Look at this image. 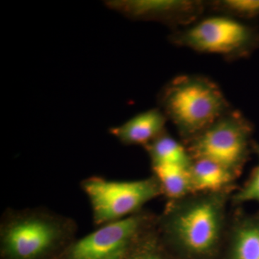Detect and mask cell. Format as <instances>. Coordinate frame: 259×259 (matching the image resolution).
<instances>
[{
    "mask_svg": "<svg viewBox=\"0 0 259 259\" xmlns=\"http://www.w3.org/2000/svg\"><path fill=\"white\" fill-rule=\"evenodd\" d=\"M230 259H259V212H239L230 229Z\"/></svg>",
    "mask_w": 259,
    "mask_h": 259,
    "instance_id": "cell-10",
    "label": "cell"
},
{
    "mask_svg": "<svg viewBox=\"0 0 259 259\" xmlns=\"http://www.w3.org/2000/svg\"><path fill=\"white\" fill-rule=\"evenodd\" d=\"M166 116L160 108H152L137 114L109 133L125 146L146 147L166 133Z\"/></svg>",
    "mask_w": 259,
    "mask_h": 259,
    "instance_id": "cell-9",
    "label": "cell"
},
{
    "mask_svg": "<svg viewBox=\"0 0 259 259\" xmlns=\"http://www.w3.org/2000/svg\"><path fill=\"white\" fill-rule=\"evenodd\" d=\"M105 3L109 9L131 20L160 22L172 26L192 25L199 20L205 9V3L193 0H110Z\"/></svg>",
    "mask_w": 259,
    "mask_h": 259,
    "instance_id": "cell-8",
    "label": "cell"
},
{
    "mask_svg": "<svg viewBox=\"0 0 259 259\" xmlns=\"http://www.w3.org/2000/svg\"><path fill=\"white\" fill-rule=\"evenodd\" d=\"M157 216L141 212L104 226L76 238L60 259H127L156 226Z\"/></svg>",
    "mask_w": 259,
    "mask_h": 259,
    "instance_id": "cell-7",
    "label": "cell"
},
{
    "mask_svg": "<svg viewBox=\"0 0 259 259\" xmlns=\"http://www.w3.org/2000/svg\"><path fill=\"white\" fill-rule=\"evenodd\" d=\"M153 176L159 182L163 195L168 200H177L192 194L190 168L176 165L151 166Z\"/></svg>",
    "mask_w": 259,
    "mask_h": 259,
    "instance_id": "cell-13",
    "label": "cell"
},
{
    "mask_svg": "<svg viewBox=\"0 0 259 259\" xmlns=\"http://www.w3.org/2000/svg\"><path fill=\"white\" fill-rule=\"evenodd\" d=\"M192 193H215L233 189L237 177L224 167L208 160H193L190 169Z\"/></svg>",
    "mask_w": 259,
    "mask_h": 259,
    "instance_id": "cell-11",
    "label": "cell"
},
{
    "mask_svg": "<svg viewBox=\"0 0 259 259\" xmlns=\"http://www.w3.org/2000/svg\"><path fill=\"white\" fill-rule=\"evenodd\" d=\"M253 152L258 157V164L253 168L243 187L231 196L232 202L235 205H241L250 202L259 203V144L255 141L253 144Z\"/></svg>",
    "mask_w": 259,
    "mask_h": 259,
    "instance_id": "cell-15",
    "label": "cell"
},
{
    "mask_svg": "<svg viewBox=\"0 0 259 259\" xmlns=\"http://www.w3.org/2000/svg\"><path fill=\"white\" fill-rule=\"evenodd\" d=\"M232 190L168 200L156 219V231L162 243L194 256L214 253L226 236L227 204Z\"/></svg>",
    "mask_w": 259,
    "mask_h": 259,
    "instance_id": "cell-1",
    "label": "cell"
},
{
    "mask_svg": "<svg viewBox=\"0 0 259 259\" xmlns=\"http://www.w3.org/2000/svg\"><path fill=\"white\" fill-rule=\"evenodd\" d=\"M144 148L149 156L151 166L176 165L190 168L193 162L186 146L179 142L167 132L162 134Z\"/></svg>",
    "mask_w": 259,
    "mask_h": 259,
    "instance_id": "cell-12",
    "label": "cell"
},
{
    "mask_svg": "<svg viewBox=\"0 0 259 259\" xmlns=\"http://www.w3.org/2000/svg\"><path fill=\"white\" fill-rule=\"evenodd\" d=\"M253 124L241 112L230 110L186 144L192 160H208L238 178L253 152Z\"/></svg>",
    "mask_w": 259,
    "mask_h": 259,
    "instance_id": "cell-4",
    "label": "cell"
},
{
    "mask_svg": "<svg viewBox=\"0 0 259 259\" xmlns=\"http://www.w3.org/2000/svg\"><path fill=\"white\" fill-rule=\"evenodd\" d=\"M161 110L185 144L231 110L215 82L201 75H181L165 85Z\"/></svg>",
    "mask_w": 259,
    "mask_h": 259,
    "instance_id": "cell-3",
    "label": "cell"
},
{
    "mask_svg": "<svg viewBox=\"0 0 259 259\" xmlns=\"http://www.w3.org/2000/svg\"><path fill=\"white\" fill-rule=\"evenodd\" d=\"M77 223L44 207L7 208L0 220V259H60Z\"/></svg>",
    "mask_w": 259,
    "mask_h": 259,
    "instance_id": "cell-2",
    "label": "cell"
},
{
    "mask_svg": "<svg viewBox=\"0 0 259 259\" xmlns=\"http://www.w3.org/2000/svg\"><path fill=\"white\" fill-rule=\"evenodd\" d=\"M80 187L91 206L94 225L98 227L141 212L145 204L163 195L153 175L128 181L92 176L81 181Z\"/></svg>",
    "mask_w": 259,
    "mask_h": 259,
    "instance_id": "cell-5",
    "label": "cell"
},
{
    "mask_svg": "<svg viewBox=\"0 0 259 259\" xmlns=\"http://www.w3.org/2000/svg\"><path fill=\"white\" fill-rule=\"evenodd\" d=\"M214 9L233 18L253 19L259 17V0H221L213 2Z\"/></svg>",
    "mask_w": 259,
    "mask_h": 259,
    "instance_id": "cell-14",
    "label": "cell"
},
{
    "mask_svg": "<svg viewBox=\"0 0 259 259\" xmlns=\"http://www.w3.org/2000/svg\"><path fill=\"white\" fill-rule=\"evenodd\" d=\"M163 243L160 240L156 224L141 240L127 259H166L162 253Z\"/></svg>",
    "mask_w": 259,
    "mask_h": 259,
    "instance_id": "cell-16",
    "label": "cell"
},
{
    "mask_svg": "<svg viewBox=\"0 0 259 259\" xmlns=\"http://www.w3.org/2000/svg\"><path fill=\"white\" fill-rule=\"evenodd\" d=\"M171 40L197 52L240 59L251 55L258 49L259 31L229 15H213L175 32Z\"/></svg>",
    "mask_w": 259,
    "mask_h": 259,
    "instance_id": "cell-6",
    "label": "cell"
}]
</instances>
